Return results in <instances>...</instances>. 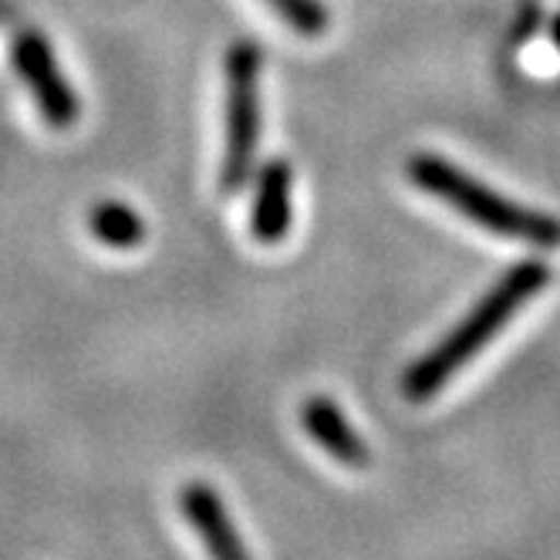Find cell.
<instances>
[{"mask_svg":"<svg viewBox=\"0 0 560 560\" xmlns=\"http://www.w3.org/2000/svg\"><path fill=\"white\" fill-rule=\"evenodd\" d=\"M14 68L21 74V82L37 102V112L45 115V122L51 129H71L78 122V95L68 85V78L51 51V42L42 31H21L14 37Z\"/></svg>","mask_w":560,"mask_h":560,"instance_id":"obj_4","label":"cell"},{"mask_svg":"<svg viewBox=\"0 0 560 560\" xmlns=\"http://www.w3.org/2000/svg\"><path fill=\"white\" fill-rule=\"evenodd\" d=\"M553 42H557V48H560V14H557V21H553Z\"/></svg>","mask_w":560,"mask_h":560,"instance_id":"obj_10","label":"cell"},{"mask_svg":"<svg viewBox=\"0 0 560 560\" xmlns=\"http://www.w3.org/2000/svg\"><path fill=\"white\" fill-rule=\"evenodd\" d=\"M89 230L112 250H136L145 240V220L122 199H98L89 213Z\"/></svg>","mask_w":560,"mask_h":560,"instance_id":"obj_8","label":"cell"},{"mask_svg":"<svg viewBox=\"0 0 560 560\" xmlns=\"http://www.w3.org/2000/svg\"><path fill=\"white\" fill-rule=\"evenodd\" d=\"M547 280L550 270L540 260H524L510 267L443 341L429 348L416 365L406 369L402 392L412 402H425L439 388H446V382L510 325V317L547 288Z\"/></svg>","mask_w":560,"mask_h":560,"instance_id":"obj_1","label":"cell"},{"mask_svg":"<svg viewBox=\"0 0 560 560\" xmlns=\"http://www.w3.org/2000/svg\"><path fill=\"white\" fill-rule=\"evenodd\" d=\"M301 425L304 432L317 443V450L328 453L335 463L348 469H365L372 453L365 446V439L354 432L348 416L331 402L328 395H311L301 409Z\"/></svg>","mask_w":560,"mask_h":560,"instance_id":"obj_6","label":"cell"},{"mask_svg":"<svg viewBox=\"0 0 560 560\" xmlns=\"http://www.w3.org/2000/svg\"><path fill=\"white\" fill-rule=\"evenodd\" d=\"M264 4L301 37H322L331 24V11L322 0H264Z\"/></svg>","mask_w":560,"mask_h":560,"instance_id":"obj_9","label":"cell"},{"mask_svg":"<svg viewBox=\"0 0 560 560\" xmlns=\"http://www.w3.org/2000/svg\"><path fill=\"white\" fill-rule=\"evenodd\" d=\"M406 173L422 192L443 199V203H450L459 217H466L476 226H483L503 240H516V244H530L544 250L560 247V223L553 217L513 203V199L472 179L459 166L446 163L443 155L419 152L406 163Z\"/></svg>","mask_w":560,"mask_h":560,"instance_id":"obj_2","label":"cell"},{"mask_svg":"<svg viewBox=\"0 0 560 560\" xmlns=\"http://www.w3.org/2000/svg\"><path fill=\"white\" fill-rule=\"evenodd\" d=\"M179 510L186 516V524L199 534V540L207 544V550L220 560H240L247 557V547L240 540L233 520L223 506V497L210 483H189L179 493Z\"/></svg>","mask_w":560,"mask_h":560,"instance_id":"obj_7","label":"cell"},{"mask_svg":"<svg viewBox=\"0 0 560 560\" xmlns=\"http://www.w3.org/2000/svg\"><path fill=\"white\" fill-rule=\"evenodd\" d=\"M226 71V136L220 189L226 196L247 186L260 145V51L254 42H233L223 58Z\"/></svg>","mask_w":560,"mask_h":560,"instance_id":"obj_3","label":"cell"},{"mask_svg":"<svg viewBox=\"0 0 560 560\" xmlns=\"http://www.w3.org/2000/svg\"><path fill=\"white\" fill-rule=\"evenodd\" d=\"M291 163L288 159H270L260 166L254 183V207H250V233L257 244L273 247L288 236L294 210H291Z\"/></svg>","mask_w":560,"mask_h":560,"instance_id":"obj_5","label":"cell"}]
</instances>
